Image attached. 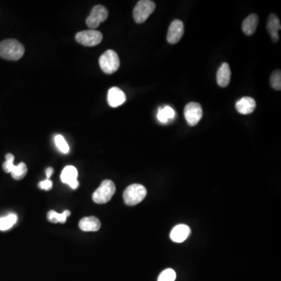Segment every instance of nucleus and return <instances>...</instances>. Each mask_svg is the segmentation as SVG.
<instances>
[{
  "mask_svg": "<svg viewBox=\"0 0 281 281\" xmlns=\"http://www.w3.org/2000/svg\"><path fill=\"white\" fill-rule=\"evenodd\" d=\"M24 46L16 39H5L0 42V57L5 60H20L24 56Z\"/></svg>",
  "mask_w": 281,
  "mask_h": 281,
  "instance_id": "obj_1",
  "label": "nucleus"
},
{
  "mask_svg": "<svg viewBox=\"0 0 281 281\" xmlns=\"http://www.w3.org/2000/svg\"><path fill=\"white\" fill-rule=\"evenodd\" d=\"M147 194V190L143 185L134 184L130 185L123 192V201L127 205H135L143 201Z\"/></svg>",
  "mask_w": 281,
  "mask_h": 281,
  "instance_id": "obj_2",
  "label": "nucleus"
},
{
  "mask_svg": "<svg viewBox=\"0 0 281 281\" xmlns=\"http://www.w3.org/2000/svg\"><path fill=\"white\" fill-rule=\"evenodd\" d=\"M116 192V185L110 180H105L93 194V201L97 204L107 203Z\"/></svg>",
  "mask_w": 281,
  "mask_h": 281,
  "instance_id": "obj_3",
  "label": "nucleus"
},
{
  "mask_svg": "<svg viewBox=\"0 0 281 281\" xmlns=\"http://www.w3.org/2000/svg\"><path fill=\"white\" fill-rule=\"evenodd\" d=\"M98 62H99L100 68L107 75H112L113 73L116 72L120 67V58L117 53L111 49L105 51L102 56H100Z\"/></svg>",
  "mask_w": 281,
  "mask_h": 281,
  "instance_id": "obj_4",
  "label": "nucleus"
},
{
  "mask_svg": "<svg viewBox=\"0 0 281 281\" xmlns=\"http://www.w3.org/2000/svg\"><path fill=\"white\" fill-rule=\"evenodd\" d=\"M156 9V3L150 0H141L133 10V17L137 24H142L147 20Z\"/></svg>",
  "mask_w": 281,
  "mask_h": 281,
  "instance_id": "obj_5",
  "label": "nucleus"
},
{
  "mask_svg": "<svg viewBox=\"0 0 281 281\" xmlns=\"http://www.w3.org/2000/svg\"><path fill=\"white\" fill-rule=\"evenodd\" d=\"M75 38L78 43L82 44L85 46L93 47V46H97L98 44L101 43L103 36L100 31L91 29L78 32Z\"/></svg>",
  "mask_w": 281,
  "mask_h": 281,
  "instance_id": "obj_6",
  "label": "nucleus"
},
{
  "mask_svg": "<svg viewBox=\"0 0 281 281\" xmlns=\"http://www.w3.org/2000/svg\"><path fill=\"white\" fill-rule=\"evenodd\" d=\"M109 12L102 5H97L92 9L91 13L86 19V24L90 28H97L101 23L108 18Z\"/></svg>",
  "mask_w": 281,
  "mask_h": 281,
  "instance_id": "obj_7",
  "label": "nucleus"
},
{
  "mask_svg": "<svg viewBox=\"0 0 281 281\" xmlns=\"http://www.w3.org/2000/svg\"><path fill=\"white\" fill-rule=\"evenodd\" d=\"M184 114L188 125L194 127L197 125L202 118L203 112L201 105L198 102H189L185 105Z\"/></svg>",
  "mask_w": 281,
  "mask_h": 281,
  "instance_id": "obj_8",
  "label": "nucleus"
},
{
  "mask_svg": "<svg viewBox=\"0 0 281 281\" xmlns=\"http://www.w3.org/2000/svg\"><path fill=\"white\" fill-rule=\"evenodd\" d=\"M185 33L183 22L175 20L171 23L167 32V42L170 44H176L179 42Z\"/></svg>",
  "mask_w": 281,
  "mask_h": 281,
  "instance_id": "obj_9",
  "label": "nucleus"
},
{
  "mask_svg": "<svg viewBox=\"0 0 281 281\" xmlns=\"http://www.w3.org/2000/svg\"><path fill=\"white\" fill-rule=\"evenodd\" d=\"M78 172L76 167L74 166H67L61 173V181L63 183L69 185L72 189L79 187L78 181Z\"/></svg>",
  "mask_w": 281,
  "mask_h": 281,
  "instance_id": "obj_10",
  "label": "nucleus"
},
{
  "mask_svg": "<svg viewBox=\"0 0 281 281\" xmlns=\"http://www.w3.org/2000/svg\"><path fill=\"white\" fill-rule=\"evenodd\" d=\"M125 93L117 87H112L108 92L107 101L111 107L116 108L125 102Z\"/></svg>",
  "mask_w": 281,
  "mask_h": 281,
  "instance_id": "obj_11",
  "label": "nucleus"
},
{
  "mask_svg": "<svg viewBox=\"0 0 281 281\" xmlns=\"http://www.w3.org/2000/svg\"><path fill=\"white\" fill-rule=\"evenodd\" d=\"M236 109L242 115H249L254 112L256 107V102L252 97L245 96L236 102Z\"/></svg>",
  "mask_w": 281,
  "mask_h": 281,
  "instance_id": "obj_12",
  "label": "nucleus"
},
{
  "mask_svg": "<svg viewBox=\"0 0 281 281\" xmlns=\"http://www.w3.org/2000/svg\"><path fill=\"white\" fill-rule=\"evenodd\" d=\"M190 234V229L185 224H179L172 229L171 232V239L176 243H182L188 238Z\"/></svg>",
  "mask_w": 281,
  "mask_h": 281,
  "instance_id": "obj_13",
  "label": "nucleus"
},
{
  "mask_svg": "<svg viewBox=\"0 0 281 281\" xmlns=\"http://www.w3.org/2000/svg\"><path fill=\"white\" fill-rule=\"evenodd\" d=\"M281 24L280 19L277 15L272 14L270 15L268 18V22H267V29L269 34L271 35V39L274 43H276L279 41V35H278V31L281 30Z\"/></svg>",
  "mask_w": 281,
  "mask_h": 281,
  "instance_id": "obj_14",
  "label": "nucleus"
},
{
  "mask_svg": "<svg viewBox=\"0 0 281 281\" xmlns=\"http://www.w3.org/2000/svg\"><path fill=\"white\" fill-rule=\"evenodd\" d=\"M79 227L81 230L86 232H94L99 230L101 223L95 216H87L80 220Z\"/></svg>",
  "mask_w": 281,
  "mask_h": 281,
  "instance_id": "obj_15",
  "label": "nucleus"
},
{
  "mask_svg": "<svg viewBox=\"0 0 281 281\" xmlns=\"http://www.w3.org/2000/svg\"><path fill=\"white\" fill-rule=\"evenodd\" d=\"M230 77H231V71L230 66L227 63H223L216 74V81L219 86L222 88L228 86L230 82Z\"/></svg>",
  "mask_w": 281,
  "mask_h": 281,
  "instance_id": "obj_16",
  "label": "nucleus"
},
{
  "mask_svg": "<svg viewBox=\"0 0 281 281\" xmlns=\"http://www.w3.org/2000/svg\"><path fill=\"white\" fill-rule=\"evenodd\" d=\"M258 24H259V16L256 13H252L244 20L241 28L245 35L251 36L256 32Z\"/></svg>",
  "mask_w": 281,
  "mask_h": 281,
  "instance_id": "obj_17",
  "label": "nucleus"
},
{
  "mask_svg": "<svg viewBox=\"0 0 281 281\" xmlns=\"http://www.w3.org/2000/svg\"><path fill=\"white\" fill-rule=\"evenodd\" d=\"M71 215V212L69 210H64L63 213H58L55 212L54 210H50L48 212L47 219L49 221L53 223H64L67 221L68 216Z\"/></svg>",
  "mask_w": 281,
  "mask_h": 281,
  "instance_id": "obj_18",
  "label": "nucleus"
},
{
  "mask_svg": "<svg viewBox=\"0 0 281 281\" xmlns=\"http://www.w3.org/2000/svg\"><path fill=\"white\" fill-rule=\"evenodd\" d=\"M17 221V216L15 213H10L4 217L0 218V230L5 231L14 226Z\"/></svg>",
  "mask_w": 281,
  "mask_h": 281,
  "instance_id": "obj_19",
  "label": "nucleus"
},
{
  "mask_svg": "<svg viewBox=\"0 0 281 281\" xmlns=\"http://www.w3.org/2000/svg\"><path fill=\"white\" fill-rule=\"evenodd\" d=\"M27 173V167L24 163H20L18 165H13L11 170L10 174L13 179L21 180L26 176Z\"/></svg>",
  "mask_w": 281,
  "mask_h": 281,
  "instance_id": "obj_20",
  "label": "nucleus"
},
{
  "mask_svg": "<svg viewBox=\"0 0 281 281\" xmlns=\"http://www.w3.org/2000/svg\"><path fill=\"white\" fill-rule=\"evenodd\" d=\"M174 116H175V112L174 109L170 106H165L163 109H160L158 114H157V118L161 123H166L168 122L169 120L173 119Z\"/></svg>",
  "mask_w": 281,
  "mask_h": 281,
  "instance_id": "obj_21",
  "label": "nucleus"
},
{
  "mask_svg": "<svg viewBox=\"0 0 281 281\" xmlns=\"http://www.w3.org/2000/svg\"><path fill=\"white\" fill-rule=\"evenodd\" d=\"M55 143H56V147L58 148L59 150L64 154H67L69 153L70 147L67 142H66L65 138L60 135L57 134L55 137Z\"/></svg>",
  "mask_w": 281,
  "mask_h": 281,
  "instance_id": "obj_22",
  "label": "nucleus"
},
{
  "mask_svg": "<svg viewBox=\"0 0 281 281\" xmlns=\"http://www.w3.org/2000/svg\"><path fill=\"white\" fill-rule=\"evenodd\" d=\"M271 86L277 91L281 90V72L280 70L274 71L271 77Z\"/></svg>",
  "mask_w": 281,
  "mask_h": 281,
  "instance_id": "obj_23",
  "label": "nucleus"
},
{
  "mask_svg": "<svg viewBox=\"0 0 281 281\" xmlns=\"http://www.w3.org/2000/svg\"><path fill=\"white\" fill-rule=\"evenodd\" d=\"M176 273L172 269H167L160 274L158 281H175Z\"/></svg>",
  "mask_w": 281,
  "mask_h": 281,
  "instance_id": "obj_24",
  "label": "nucleus"
},
{
  "mask_svg": "<svg viewBox=\"0 0 281 281\" xmlns=\"http://www.w3.org/2000/svg\"><path fill=\"white\" fill-rule=\"evenodd\" d=\"M13 161H14V156L13 154L8 153V154L5 155V161L2 164V169L5 173H10L11 170L14 165Z\"/></svg>",
  "mask_w": 281,
  "mask_h": 281,
  "instance_id": "obj_25",
  "label": "nucleus"
},
{
  "mask_svg": "<svg viewBox=\"0 0 281 281\" xmlns=\"http://www.w3.org/2000/svg\"><path fill=\"white\" fill-rule=\"evenodd\" d=\"M38 187L42 190H49L53 188V182L49 179L45 180L43 182H41L38 184Z\"/></svg>",
  "mask_w": 281,
  "mask_h": 281,
  "instance_id": "obj_26",
  "label": "nucleus"
},
{
  "mask_svg": "<svg viewBox=\"0 0 281 281\" xmlns=\"http://www.w3.org/2000/svg\"><path fill=\"white\" fill-rule=\"evenodd\" d=\"M53 172H54V170L52 167H49L47 168V170L46 171V177H47V179H49V178H51L52 175L53 174Z\"/></svg>",
  "mask_w": 281,
  "mask_h": 281,
  "instance_id": "obj_27",
  "label": "nucleus"
}]
</instances>
